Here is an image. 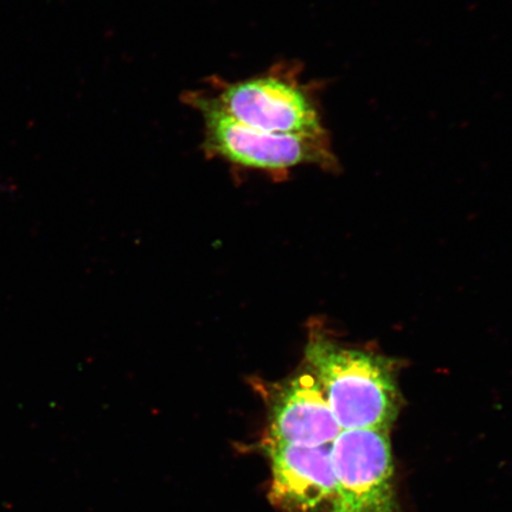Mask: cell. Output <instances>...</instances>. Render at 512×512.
<instances>
[{"instance_id":"6da1fadb","label":"cell","mask_w":512,"mask_h":512,"mask_svg":"<svg viewBox=\"0 0 512 512\" xmlns=\"http://www.w3.org/2000/svg\"><path fill=\"white\" fill-rule=\"evenodd\" d=\"M305 360L322 386L343 431H388L398 418L395 362L375 351L349 347L312 328Z\"/></svg>"},{"instance_id":"7a4b0ae2","label":"cell","mask_w":512,"mask_h":512,"mask_svg":"<svg viewBox=\"0 0 512 512\" xmlns=\"http://www.w3.org/2000/svg\"><path fill=\"white\" fill-rule=\"evenodd\" d=\"M185 104L201 112L206 126L204 147L211 155L247 168L286 171L299 165L337 168L328 131L274 133L243 125L224 113L213 94L189 92Z\"/></svg>"},{"instance_id":"3957f363","label":"cell","mask_w":512,"mask_h":512,"mask_svg":"<svg viewBox=\"0 0 512 512\" xmlns=\"http://www.w3.org/2000/svg\"><path fill=\"white\" fill-rule=\"evenodd\" d=\"M217 105L239 123L274 133L325 131L313 83L299 80L297 67H277L271 73L216 85Z\"/></svg>"},{"instance_id":"277c9868","label":"cell","mask_w":512,"mask_h":512,"mask_svg":"<svg viewBox=\"0 0 512 512\" xmlns=\"http://www.w3.org/2000/svg\"><path fill=\"white\" fill-rule=\"evenodd\" d=\"M388 431L348 430L331 445L336 478L326 512H396L394 462Z\"/></svg>"},{"instance_id":"5b68a950","label":"cell","mask_w":512,"mask_h":512,"mask_svg":"<svg viewBox=\"0 0 512 512\" xmlns=\"http://www.w3.org/2000/svg\"><path fill=\"white\" fill-rule=\"evenodd\" d=\"M267 392L266 441L317 447L334 443L343 431L312 371L272 384Z\"/></svg>"},{"instance_id":"8992f818","label":"cell","mask_w":512,"mask_h":512,"mask_svg":"<svg viewBox=\"0 0 512 512\" xmlns=\"http://www.w3.org/2000/svg\"><path fill=\"white\" fill-rule=\"evenodd\" d=\"M331 445L303 447L264 441L275 507L283 512L328 511L336 490Z\"/></svg>"}]
</instances>
